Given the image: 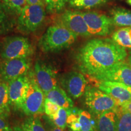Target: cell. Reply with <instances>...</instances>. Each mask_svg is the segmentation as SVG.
<instances>
[{
	"label": "cell",
	"mask_w": 131,
	"mask_h": 131,
	"mask_svg": "<svg viewBox=\"0 0 131 131\" xmlns=\"http://www.w3.org/2000/svg\"><path fill=\"white\" fill-rule=\"evenodd\" d=\"M125 49L112 39L95 38L87 41L75 57L77 68L88 77L98 80L115 66L125 61Z\"/></svg>",
	"instance_id": "1"
},
{
	"label": "cell",
	"mask_w": 131,
	"mask_h": 131,
	"mask_svg": "<svg viewBox=\"0 0 131 131\" xmlns=\"http://www.w3.org/2000/svg\"><path fill=\"white\" fill-rule=\"evenodd\" d=\"M77 35L63 26L54 24L48 27L38 41L44 52H57L68 49L74 44Z\"/></svg>",
	"instance_id": "2"
},
{
	"label": "cell",
	"mask_w": 131,
	"mask_h": 131,
	"mask_svg": "<svg viewBox=\"0 0 131 131\" xmlns=\"http://www.w3.org/2000/svg\"><path fill=\"white\" fill-rule=\"evenodd\" d=\"M46 17L45 5L27 4L18 16L17 28L21 32H35L43 23Z\"/></svg>",
	"instance_id": "3"
},
{
	"label": "cell",
	"mask_w": 131,
	"mask_h": 131,
	"mask_svg": "<svg viewBox=\"0 0 131 131\" xmlns=\"http://www.w3.org/2000/svg\"><path fill=\"white\" fill-rule=\"evenodd\" d=\"M84 95L87 107L96 117L119 107L114 98L95 87L88 86Z\"/></svg>",
	"instance_id": "4"
},
{
	"label": "cell",
	"mask_w": 131,
	"mask_h": 131,
	"mask_svg": "<svg viewBox=\"0 0 131 131\" xmlns=\"http://www.w3.org/2000/svg\"><path fill=\"white\" fill-rule=\"evenodd\" d=\"M34 53V47L27 38L14 36L5 39L1 46L0 57L3 60L30 58Z\"/></svg>",
	"instance_id": "5"
},
{
	"label": "cell",
	"mask_w": 131,
	"mask_h": 131,
	"mask_svg": "<svg viewBox=\"0 0 131 131\" xmlns=\"http://www.w3.org/2000/svg\"><path fill=\"white\" fill-rule=\"evenodd\" d=\"M45 95L38 84L34 75H30L29 86L25 100L22 106L24 114L29 116L45 112Z\"/></svg>",
	"instance_id": "6"
},
{
	"label": "cell",
	"mask_w": 131,
	"mask_h": 131,
	"mask_svg": "<svg viewBox=\"0 0 131 131\" xmlns=\"http://www.w3.org/2000/svg\"><path fill=\"white\" fill-rule=\"evenodd\" d=\"M55 24L62 26L77 36L91 37L82 12L75 10H66L55 18Z\"/></svg>",
	"instance_id": "7"
},
{
	"label": "cell",
	"mask_w": 131,
	"mask_h": 131,
	"mask_svg": "<svg viewBox=\"0 0 131 131\" xmlns=\"http://www.w3.org/2000/svg\"><path fill=\"white\" fill-rule=\"evenodd\" d=\"M31 67L29 58L3 60L0 63V80L9 83L13 80L28 75Z\"/></svg>",
	"instance_id": "8"
},
{
	"label": "cell",
	"mask_w": 131,
	"mask_h": 131,
	"mask_svg": "<svg viewBox=\"0 0 131 131\" xmlns=\"http://www.w3.org/2000/svg\"><path fill=\"white\" fill-rule=\"evenodd\" d=\"M88 83L106 93L115 100L119 106L126 101L131 100V87L123 83L110 81H100L88 77Z\"/></svg>",
	"instance_id": "9"
},
{
	"label": "cell",
	"mask_w": 131,
	"mask_h": 131,
	"mask_svg": "<svg viewBox=\"0 0 131 131\" xmlns=\"http://www.w3.org/2000/svg\"><path fill=\"white\" fill-rule=\"evenodd\" d=\"M82 15L92 36L104 37L111 33L114 25L111 18L95 11L82 12Z\"/></svg>",
	"instance_id": "10"
},
{
	"label": "cell",
	"mask_w": 131,
	"mask_h": 131,
	"mask_svg": "<svg viewBox=\"0 0 131 131\" xmlns=\"http://www.w3.org/2000/svg\"><path fill=\"white\" fill-rule=\"evenodd\" d=\"M64 90L73 99H78L84 95L88 88V81L83 73L76 71L69 72L60 78Z\"/></svg>",
	"instance_id": "11"
},
{
	"label": "cell",
	"mask_w": 131,
	"mask_h": 131,
	"mask_svg": "<svg viewBox=\"0 0 131 131\" xmlns=\"http://www.w3.org/2000/svg\"><path fill=\"white\" fill-rule=\"evenodd\" d=\"M34 76L45 96L58 86L56 70L50 65L40 60H37L34 66Z\"/></svg>",
	"instance_id": "12"
},
{
	"label": "cell",
	"mask_w": 131,
	"mask_h": 131,
	"mask_svg": "<svg viewBox=\"0 0 131 131\" xmlns=\"http://www.w3.org/2000/svg\"><path fill=\"white\" fill-rule=\"evenodd\" d=\"M30 75H27L13 80L8 83L10 106L22 109L29 86Z\"/></svg>",
	"instance_id": "13"
},
{
	"label": "cell",
	"mask_w": 131,
	"mask_h": 131,
	"mask_svg": "<svg viewBox=\"0 0 131 131\" xmlns=\"http://www.w3.org/2000/svg\"><path fill=\"white\" fill-rule=\"evenodd\" d=\"M97 80L117 82L131 87V66L125 61L122 62Z\"/></svg>",
	"instance_id": "14"
},
{
	"label": "cell",
	"mask_w": 131,
	"mask_h": 131,
	"mask_svg": "<svg viewBox=\"0 0 131 131\" xmlns=\"http://www.w3.org/2000/svg\"><path fill=\"white\" fill-rule=\"evenodd\" d=\"M118 116L117 109L97 116L96 131H117Z\"/></svg>",
	"instance_id": "15"
},
{
	"label": "cell",
	"mask_w": 131,
	"mask_h": 131,
	"mask_svg": "<svg viewBox=\"0 0 131 131\" xmlns=\"http://www.w3.org/2000/svg\"><path fill=\"white\" fill-rule=\"evenodd\" d=\"M46 98L53 102L60 107L71 109L73 107V102L63 88L57 86L46 95Z\"/></svg>",
	"instance_id": "16"
},
{
	"label": "cell",
	"mask_w": 131,
	"mask_h": 131,
	"mask_svg": "<svg viewBox=\"0 0 131 131\" xmlns=\"http://www.w3.org/2000/svg\"><path fill=\"white\" fill-rule=\"evenodd\" d=\"M111 18L115 26L131 27V10L122 7H115L111 11Z\"/></svg>",
	"instance_id": "17"
},
{
	"label": "cell",
	"mask_w": 131,
	"mask_h": 131,
	"mask_svg": "<svg viewBox=\"0 0 131 131\" xmlns=\"http://www.w3.org/2000/svg\"><path fill=\"white\" fill-rule=\"evenodd\" d=\"M112 40L123 48L131 49V27H122L115 31Z\"/></svg>",
	"instance_id": "18"
},
{
	"label": "cell",
	"mask_w": 131,
	"mask_h": 131,
	"mask_svg": "<svg viewBox=\"0 0 131 131\" xmlns=\"http://www.w3.org/2000/svg\"><path fill=\"white\" fill-rule=\"evenodd\" d=\"M8 83L0 80V116L7 118L10 110Z\"/></svg>",
	"instance_id": "19"
},
{
	"label": "cell",
	"mask_w": 131,
	"mask_h": 131,
	"mask_svg": "<svg viewBox=\"0 0 131 131\" xmlns=\"http://www.w3.org/2000/svg\"><path fill=\"white\" fill-rule=\"evenodd\" d=\"M79 122L80 131H96V122L91 113L88 111L80 109Z\"/></svg>",
	"instance_id": "20"
},
{
	"label": "cell",
	"mask_w": 131,
	"mask_h": 131,
	"mask_svg": "<svg viewBox=\"0 0 131 131\" xmlns=\"http://www.w3.org/2000/svg\"><path fill=\"white\" fill-rule=\"evenodd\" d=\"M7 12L11 15L18 16L27 5L26 0H2Z\"/></svg>",
	"instance_id": "21"
},
{
	"label": "cell",
	"mask_w": 131,
	"mask_h": 131,
	"mask_svg": "<svg viewBox=\"0 0 131 131\" xmlns=\"http://www.w3.org/2000/svg\"><path fill=\"white\" fill-rule=\"evenodd\" d=\"M118 116L117 131H131V113L123 111L120 107L117 108Z\"/></svg>",
	"instance_id": "22"
},
{
	"label": "cell",
	"mask_w": 131,
	"mask_h": 131,
	"mask_svg": "<svg viewBox=\"0 0 131 131\" xmlns=\"http://www.w3.org/2000/svg\"><path fill=\"white\" fill-rule=\"evenodd\" d=\"M109 0H69L70 6L79 9H90L104 4Z\"/></svg>",
	"instance_id": "23"
},
{
	"label": "cell",
	"mask_w": 131,
	"mask_h": 131,
	"mask_svg": "<svg viewBox=\"0 0 131 131\" xmlns=\"http://www.w3.org/2000/svg\"><path fill=\"white\" fill-rule=\"evenodd\" d=\"M10 16L5 9L2 0H0V33L7 32L12 29L14 22Z\"/></svg>",
	"instance_id": "24"
},
{
	"label": "cell",
	"mask_w": 131,
	"mask_h": 131,
	"mask_svg": "<svg viewBox=\"0 0 131 131\" xmlns=\"http://www.w3.org/2000/svg\"><path fill=\"white\" fill-rule=\"evenodd\" d=\"M69 0H44L46 10L50 14H57L63 10Z\"/></svg>",
	"instance_id": "25"
},
{
	"label": "cell",
	"mask_w": 131,
	"mask_h": 131,
	"mask_svg": "<svg viewBox=\"0 0 131 131\" xmlns=\"http://www.w3.org/2000/svg\"><path fill=\"white\" fill-rule=\"evenodd\" d=\"M21 127L25 131H46L38 118L30 117L26 119Z\"/></svg>",
	"instance_id": "26"
},
{
	"label": "cell",
	"mask_w": 131,
	"mask_h": 131,
	"mask_svg": "<svg viewBox=\"0 0 131 131\" xmlns=\"http://www.w3.org/2000/svg\"><path fill=\"white\" fill-rule=\"evenodd\" d=\"M69 115V109L60 107L58 112L50 120L54 124L62 129H64L67 126V119Z\"/></svg>",
	"instance_id": "27"
},
{
	"label": "cell",
	"mask_w": 131,
	"mask_h": 131,
	"mask_svg": "<svg viewBox=\"0 0 131 131\" xmlns=\"http://www.w3.org/2000/svg\"><path fill=\"white\" fill-rule=\"evenodd\" d=\"M60 107L49 100L46 98L45 101V112L51 119L58 112Z\"/></svg>",
	"instance_id": "28"
},
{
	"label": "cell",
	"mask_w": 131,
	"mask_h": 131,
	"mask_svg": "<svg viewBox=\"0 0 131 131\" xmlns=\"http://www.w3.org/2000/svg\"><path fill=\"white\" fill-rule=\"evenodd\" d=\"M0 131H14L6 120V118L1 116H0Z\"/></svg>",
	"instance_id": "29"
},
{
	"label": "cell",
	"mask_w": 131,
	"mask_h": 131,
	"mask_svg": "<svg viewBox=\"0 0 131 131\" xmlns=\"http://www.w3.org/2000/svg\"><path fill=\"white\" fill-rule=\"evenodd\" d=\"M69 128L71 129L72 131H80L81 130V127H80V124L78 120L75 121V122L72 123L69 125H68Z\"/></svg>",
	"instance_id": "30"
},
{
	"label": "cell",
	"mask_w": 131,
	"mask_h": 131,
	"mask_svg": "<svg viewBox=\"0 0 131 131\" xmlns=\"http://www.w3.org/2000/svg\"><path fill=\"white\" fill-rule=\"evenodd\" d=\"M119 107L122 108V109H123V111L131 113V100L126 101V102L123 103L122 106H119Z\"/></svg>",
	"instance_id": "31"
},
{
	"label": "cell",
	"mask_w": 131,
	"mask_h": 131,
	"mask_svg": "<svg viewBox=\"0 0 131 131\" xmlns=\"http://www.w3.org/2000/svg\"><path fill=\"white\" fill-rule=\"evenodd\" d=\"M26 2H27V4L28 5H35V4L45 5L44 0H26Z\"/></svg>",
	"instance_id": "32"
},
{
	"label": "cell",
	"mask_w": 131,
	"mask_h": 131,
	"mask_svg": "<svg viewBox=\"0 0 131 131\" xmlns=\"http://www.w3.org/2000/svg\"><path fill=\"white\" fill-rule=\"evenodd\" d=\"M49 131H64V130L63 129L60 128V127H58V126H57L55 125L54 126L51 127V128L50 129Z\"/></svg>",
	"instance_id": "33"
},
{
	"label": "cell",
	"mask_w": 131,
	"mask_h": 131,
	"mask_svg": "<svg viewBox=\"0 0 131 131\" xmlns=\"http://www.w3.org/2000/svg\"><path fill=\"white\" fill-rule=\"evenodd\" d=\"M14 131H25L22 128V127H19V126H16L15 127H14Z\"/></svg>",
	"instance_id": "34"
},
{
	"label": "cell",
	"mask_w": 131,
	"mask_h": 131,
	"mask_svg": "<svg viewBox=\"0 0 131 131\" xmlns=\"http://www.w3.org/2000/svg\"><path fill=\"white\" fill-rule=\"evenodd\" d=\"M127 61L128 63L131 66V51L129 52V55L128 56V58H127Z\"/></svg>",
	"instance_id": "35"
},
{
	"label": "cell",
	"mask_w": 131,
	"mask_h": 131,
	"mask_svg": "<svg viewBox=\"0 0 131 131\" xmlns=\"http://www.w3.org/2000/svg\"><path fill=\"white\" fill-rule=\"evenodd\" d=\"M127 3L131 6V0H127Z\"/></svg>",
	"instance_id": "36"
},
{
	"label": "cell",
	"mask_w": 131,
	"mask_h": 131,
	"mask_svg": "<svg viewBox=\"0 0 131 131\" xmlns=\"http://www.w3.org/2000/svg\"><path fill=\"white\" fill-rule=\"evenodd\" d=\"M1 46H1V44H0V53H1Z\"/></svg>",
	"instance_id": "37"
}]
</instances>
